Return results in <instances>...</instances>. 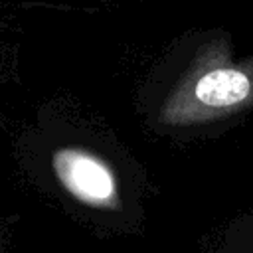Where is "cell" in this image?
I'll return each instance as SVG.
<instances>
[{
    "label": "cell",
    "instance_id": "1",
    "mask_svg": "<svg viewBox=\"0 0 253 253\" xmlns=\"http://www.w3.org/2000/svg\"><path fill=\"white\" fill-rule=\"evenodd\" d=\"M253 113V53L235 55L229 36H213L184 83L176 115L186 123H233Z\"/></svg>",
    "mask_w": 253,
    "mask_h": 253
},
{
    "label": "cell",
    "instance_id": "2",
    "mask_svg": "<svg viewBox=\"0 0 253 253\" xmlns=\"http://www.w3.org/2000/svg\"><path fill=\"white\" fill-rule=\"evenodd\" d=\"M53 168L61 184L87 204H107L115 198V178L111 170L83 150H57Z\"/></svg>",
    "mask_w": 253,
    "mask_h": 253
},
{
    "label": "cell",
    "instance_id": "3",
    "mask_svg": "<svg viewBox=\"0 0 253 253\" xmlns=\"http://www.w3.org/2000/svg\"><path fill=\"white\" fill-rule=\"evenodd\" d=\"M229 253H253V210L239 215L227 233Z\"/></svg>",
    "mask_w": 253,
    "mask_h": 253
}]
</instances>
